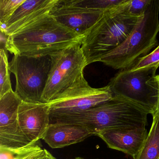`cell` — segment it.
<instances>
[{"instance_id": "1", "label": "cell", "mask_w": 159, "mask_h": 159, "mask_svg": "<svg viewBox=\"0 0 159 159\" xmlns=\"http://www.w3.org/2000/svg\"><path fill=\"white\" fill-rule=\"evenodd\" d=\"M81 36L46 15L8 36L5 49L11 53L30 57H43L82 43Z\"/></svg>"}, {"instance_id": "2", "label": "cell", "mask_w": 159, "mask_h": 159, "mask_svg": "<svg viewBox=\"0 0 159 159\" xmlns=\"http://www.w3.org/2000/svg\"><path fill=\"white\" fill-rule=\"evenodd\" d=\"M148 113L130 103L112 98L90 109L76 113L55 114L54 123L83 125L93 135L111 128H145Z\"/></svg>"}, {"instance_id": "3", "label": "cell", "mask_w": 159, "mask_h": 159, "mask_svg": "<svg viewBox=\"0 0 159 159\" xmlns=\"http://www.w3.org/2000/svg\"><path fill=\"white\" fill-rule=\"evenodd\" d=\"M159 0H152L144 14L127 39L119 47L102 57L98 62L116 70L130 69L139 58L158 45Z\"/></svg>"}, {"instance_id": "4", "label": "cell", "mask_w": 159, "mask_h": 159, "mask_svg": "<svg viewBox=\"0 0 159 159\" xmlns=\"http://www.w3.org/2000/svg\"><path fill=\"white\" fill-rule=\"evenodd\" d=\"M119 6L106 11L84 35L81 47L87 66L98 62L102 57L119 47L136 25L140 16L129 15L120 10Z\"/></svg>"}, {"instance_id": "5", "label": "cell", "mask_w": 159, "mask_h": 159, "mask_svg": "<svg viewBox=\"0 0 159 159\" xmlns=\"http://www.w3.org/2000/svg\"><path fill=\"white\" fill-rule=\"evenodd\" d=\"M155 68L119 71L109 83L112 98L123 100L153 116L157 111Z\"/></svg>"}, {"instance_id": "6", "label": "cell", "mask_w": 159, "mask_h": 159, "mask_svg": "<svg viewBox=\"0 0 159 159\" xmlns=\"http://www.w3.org/2000/svg\"><path fill=\"white\" fill-rule=\"evenodd\" d=\"M50 56L30 57L14 55L9 70L15 76V92L26 103H43L42 98L51 69Z\"/></svg>"}, {"instance_id": "7", "label": "cell", "mask_w": 159, "mask_h": 159, "mask_svg": "<svg viewBox=\"0 0 159 159\" xmlns=\"http://www.w3.org/2000/svg\"><path fill=\"white\" fill-rule=\"evenodd\" d=\"M81 44H74L50 56L52 64L43 103L53 100L84 75L87 64Z\"/></svg>"}, {"instance_id": "8", "label": "cell", "mask_w": 159, "mask_h": 159, "mask_svg": "<svg viewBox=\"0 0 159 159\" xmlns=\"http://www.w3.org/2000/svg\"><path fill=\"white\" fill-rule=\"evenodd\" d=\"M112 98L108 85L93 88L83 75L48 104L50 114H69L87 110Z\"/></svg>"}, {"instance_id": "9", "label": "cell", "mask_w": 159, "mask_h": 159, "mask_svg": "<svg viewBox=\"0 0 159 159\" xmlns=\"http://www.w3.org/2000/svg\"><path fill=\"white\" fill-rule=\"evenodd\" d=\"M106 11L78 6L69 0H59L50 15L59 24L84 36Z\"/></svg>"}, {"instance_id": "10", "label": "cell", "mask_w": 159, "mask_h": 159, "mask_svg": "<svg viewBox=\"0 0 159 159\" xmlns=\"http://www.w3.org/2000/svg\"><path fill=\"white\" fill-rule=\"evenodd\" d=\"M48 103L23 102L19 106L18 122L22 132L34 143L42 139L50 125Z\"/></svg>"}, {"instance_id": "11", "label": "cell", "mask_w": 159, "mask_h": 159, "mask_svg": "<svg viewBox=\"0 0 159 159\" xmlns=\"http://www.w3.org/2000/svg\"><path fill=\"white\" fill-rule=\"evenodd\" d=\"M145 128H111L100 131L97 135L108 147L122 152L135 159L148 134Z\"/></svg>"}, {"instance_id": "12", "label": "cell", "mask_w": 159, "mask_h": 159, "mask_svg": "<svg viewBox=\"0 0 159 159\" xmlns=\"http://www.w3.org/2000/svg\"><path fill=\"white\" fill-rule=\"evenodd\" d=\"M59 0H26L8 20L1 32L6 36L32 24L41 17L50 14Z\"/></svg>"}, {"instance_id": "13", "label": "cell", "mask_w": 159, "mask_h": 159, "mask_svg": "<svg viewBox=\"0 0 159 159\" xmlns=\"http://www.w3.org/2000/svg\"><path fill=\"white\" fill-rule=\"evenodd\" d=\"M93 135L85 126L75 124H50L42 139L52 148H64Z\"/></svg>"}, {"instance_id": "14", "label": "cell", "mask_w": 159, "mask_h": 159, "mask_svg": "<svg viewBox=\"0 0 159 159\" xmlns=\"http://www.w3.org/2000/svg\"><path fill=\"white\" fill-rule=\"evenodd\" d=\"M22 102L13 90L0 97V131H14L20 128L18 112Z\"/></svg>"}, {"instance_id": "15", "label": "cell", "mask_w": 159, "mask_h": 159, "mask_svg": "<svg viewBox=\"0 0 159 159\" xmlns=\"http://www.w3.org/2000/svg\"><path fill=\"white\" fill-rule=\"evenodd\" d=\"M152 117L149 132L135 159H159V114L156 113Z\"/></svg>"}, {"instance_id": "16", "label": "cell", "mask_w": 159, "mask_h": 159, "mask_svg": "<svg viewBox=\"0 0 159 159\" xmlns=\"http://www.w3.org/2000/svg\"><path fill=\"white\" fill-rule=\"evenodd\" d=\"M9 63L7 50L4 48L0 50V97L12 91L10 79Z\"/></svg>"}, {"instance_id": "17", "label": "cell", "mask_w": 159, "mask_h": 159, "mask_svg": "<svg viewBox=\"0 0 159 159\" xmlns=\"http://www.w3.org/2000/svg\"><path fill=\"white\" fill-rule=\"evenodd\" d=\"M151 2L152 0H124L119 8L129 15L139 17L144 14Z\"/></svg>"}, {"instance_id": "18", "label": "cell", "mask_w": 159, "mask_h": 159, "mask_svg": "<svg viewBox=\"0 0 159 159\" xmlns=\"http://www.w3.org/2000/svg\"><path fill=\"white\" fill-rule=\"evenodd\" d=\"M72 4L82 7L108 11L120 5L124 0H69Z\"/></svg>"}, {"instance_id": "19", "label": "cell", "mask_w": 159, "mask_h": 159, "mask_svg": "<svg viewBox=\"0 0 159 159\" xmlns=\"http://www.w3.org/2000/svg\"><path fill=\"white\" fill-rule=\"evenodd\" d=\"M26 0H0V27L3 28L11 16Z\"/></svg>"}, {"instance_id": "20", "label": "cell", "mask_w": 159, "mask_h": 159, "mask_svg": "<svg viewBox=\"0 0 159 159\" xmlns=\"http://www.w3.org/2000/svg\"><path fill=\"white\" fill-rule=\"evenodd\" d=\"M159 67V45L151 52L146 56L139 58L135 65L129 69L134 71L150 68L158 69Z\"/></svg>"}, {"instance_id": "21", "label": "cell", "mask_w": 159, "mask_h": 159, "mask_svg": "<svg viewBox=\"0 0 159 159\" xmlns=\"http://www.w3.org/2000/svg\"><path fill=\"white\" fill-rule=\"evenodd\" d=\"M38 144L21 149L13 159H39L44 152Z\"/></svg>"}, {"instance_id": "22", "label": "cell", "mask_w": 159, "mask_h": 159, "mask_svg": "<svg viewBox=\"0 0 159 159\" xmlns=\"http://www.w3.org/2000/svg\"><path fill=\"white\" fill-rule=\"evenodd\" d=\"M155 81L157 84V90H158V103H157V111L156 113L159 114V74L155 76Z\"/></svg>"}, {"instance_id": "23", "label": "cell", "mask_w": 159, "mask_h": 159, "mask_svg": "<svg viewBox=\"0 0 159 159\" xmlns=\"http://www.w3.org/2000/svg\"><path fill=\"white\" fill-rule=\"evenodd\" d=\"M39 159H56L47 150H44V152L43 155Z\"/></svg>"}, {"instance_id": "24", "label": "cell", "mask_w": 159, "mask_h": 159, "mask_svg": "<svg viewBox=\"0 0 159 159\" xmlns=\"http://www.w3.org/2000/svg\"><path fill=\"white\" fill-rule=\"evenodd\" d=\"M84 159V158H82V157H76V158H75V159Z\"/></svg>"}]
</instances>
